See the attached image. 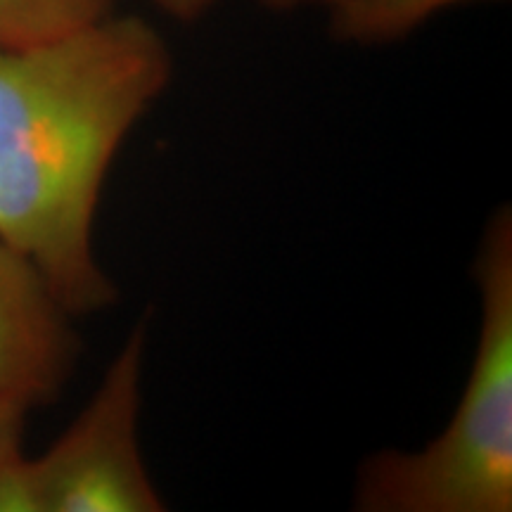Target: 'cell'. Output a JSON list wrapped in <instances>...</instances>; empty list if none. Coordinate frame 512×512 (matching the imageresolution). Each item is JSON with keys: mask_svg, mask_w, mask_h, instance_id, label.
Listing matches in <instances>:
<instances>
[{"mask_svg": "<svg viewBox=\"0 0 512 512\" xmlns=\"http://www.w3.org/2000/svg\"><path fill=\"white\" fill-rule=\"evenodd\" d=\"M147 3L159 12H164L166 17L178 19V22H197V19L209 15V12L219 5V0H147ZM254 3L264 5V8L275 12H290L299 8H309V5L328 8L332 0H254Z\"/></svg>", "mask_w": 512, "mask_h": 512, "instance_id": "52a82bcc", "label": "cell"}, {"mask_svg": "<svg viewBox=\"0 0 512 512\" xmlns=\"http://www.w3.org/2000/svg\"><path fill=\"white\" fill-rule=\"evenodd\" d=\"M147 320L128 332L76 420L38 458L0 463V512H159L138 422Z\"/></svg>", "mask_w": 512, "mask_h": 512, "instance_id": "3957f363", "label": "cell"}, {"mask_svg": "<svg viewBox=\"0 0 512 512\" xmlns=\"http://www.w3.org/2000/svg\"><path fill=\"white\" fill-rule=\"evenodd\" d=\"M171 76L169 43L138 15L0 48V242L74 318L119 299L95 256V211L119 147Z\"/></svg>", "mask_w": 512, "mask_h": 512, "instance_id": "6da1fadb", "label": "cell"}, {"mask_svg": "<svg viewBox=\"0 0 512 512\" xmlns=\"http://www.w3.org/2000/svg\"><path fill=\"white\" fill-rule=\"evenodd\" d=\"M467 0H332L328 5L337 36L358 43L401 38L453 5Z\"/></svg>", "mask_w": 512, "mask_h": 512, "instance_id": "5b68a950", "label": "cell"}, {"mask_svg": "<svg viewBox=\"0 0 512 512\" xmlns=\"http://www.w3.org/2000/svg\"><path fill=\"white\" fill-rule=\"evenodd\" d=\"M114 0H0V48L50 41L110 15Z\"/></svg>", "mask_w": 512, "mask_h": 512, "instance_id": "8992f818", "label": "cell"}, {"mask_svg": "<svg viewBox=\"0 0 512 512\" xmlns=\"http://www.w3.org/2000/svg\"><path fill=\"white\" fill-rule=\"evenodd\" d=\"M72 320L41 271L0 242V401L31 413L60 399L81 356Z\"/></svg>", "mask_w": 512, "mask_h": 512, "instance_id": "277c9868", "label": "cell"}, {"mask_svg": "<svg viewBox=\"0 0 512 512\" xmlns=\"http://www.w3.org/2000/svg\"><path fill=\"white\" fill-rule=\"evenodd\" d=\"M27 418L29 411H24L22 406L0 401V463L24 451L22 441L27 432Z\"/></svg>", "mask_w": 512, "mask_h": 512, "instance_id": "ba28073f", "label": "cell"}, {"mask_svg": "<svg viewBox=\"0 0 512 512\" xmlns=\"http://www.w3.org/2000/svg\"><path fill=\"white\" fill-rule=\"evenodd\" d=\"M479 337L444 432L418 451L384 448L361 465L363 512L512 510V216L498 209L475 261Z\"/></svg>", "mask_w": 512, "mask_h": 512, "instance_id": "7a4b0ae2", "label": "cell"}]
</instances>
